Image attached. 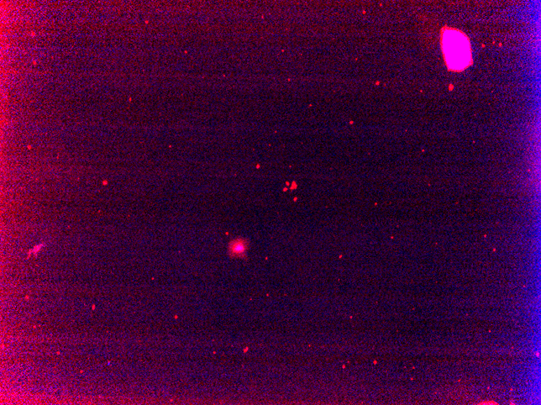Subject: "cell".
I'll return each instance as SVG.
<instances>
[{
	"label": "cell",
	"instance_id": "6da1fadb",
	"mask_svg": "<svg viewBox=\"0 0 541 405\" xmlns=\"http://www.w3.org/2000/svg\"><path fill=\"white\" fill-rule=\"evenodd\" d=\"M442 47L446 66L450 70L462 71L472 64V50L469 39L459 30L445 29Z\"/></svg>",
	"mask_w": 541,
	"mask_h": 405
},
{
	"label": "cell",
	"instance_id": "7a4b0ae2",
	"mask_svg": "<svg viewBox=\"0 0 541 405\" xmlns=\"http://www.w3.org/2000/svg\"><path fill=\"white\" fill-rule=\"evenodd\" d=\"M248 249V241L243 239H236L230 242L229 246V255L233 257H243Z\"/></svg>",
	"mask_w": 541,
	"mask_h": 405
}]
</instances>
